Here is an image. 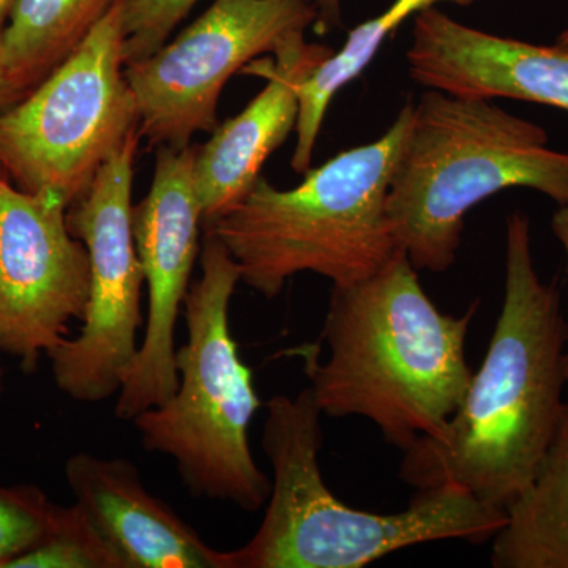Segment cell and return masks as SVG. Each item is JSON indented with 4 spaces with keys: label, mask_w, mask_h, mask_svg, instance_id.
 <instances>
[{
    "label": "cell",
    "mask_w": 568,
    "mask_h": 568,
    "mask_svg": "<svg viewBox=\"0 0 568 568\" xmlns=\"http://www.w3.org/2000/svg\"><path fill=\"white\" fill-rule=\"evenodd\" d=\"M265 409L261 444L274 473L271 496L248 544L224 551V568H361L429 541L487 544L506 525L507 511L448 485L418 489L398 514L346 506L321 473L323 413L312 388L272 396Z\"/></svg>",
    "instance_id": "3957f363"
},
{
    "label": "cell",
    "mask_w": 568,
    "mask_h": 568,
    "mask_svg": "<svg viewBox=\"0 0 568 568\" xmlns=\"http://www.w3.org/2000/svg\"><path fill=\"white\" fill-rule=\"evenodd\" d=\"M67 211L58 194L22 192L0 171V351L24 373L69 338L88 306L89 253Z\"/></svg>",
    "instance_id": "30bf717a"
},
{
    "label": "cell",
    "mask_w": 568,
    "mask_h": 568,
    "mask_svg": "<svg viewBox=\"0 0 568 568\" xmlns=\"http://www.w3.org/2000/svg\"><path fill=\"white\" fill-rule=\"evenodd\" d=\"M519 186L568 204V153L491 100L428 89L413 104L388 185L395 244L417 271L443 274L457 261L467 212Z\"/></svg>",
    "instance_id": "277c9868"
},
{
    "label": "cell",
    "mask_w": 568,
    "mask_h": 568,
    "mask_svg": "<svg viewBox=\"0 0 568 568\" xmlns=\"http://www.w3.org/2000/svg\"><path fill=\"white\" fill-rule=\"evenodd\" d=\"M334 54L294 33L275 59L250 62L245 73L267 80L241 114L219 123L194 152V183L203 209V230L245 200L268 156L282 148L298 121V85Z\"/></svg>",
    "instance_id": "4fadbf2b"
},
{
    "label": "cell",
    "mask_w": 568,
    "mask_h": 568,
    "mask_svg": "<svg viewBox=\"0 0 568 568\" xmlns=\"http://www.w3.org/2000/svg\"><path fill=\"white\" fill-rule=\"evenodd\" d=\"M123 0L54 70L0 111V171L22 192H50L69 207L140 129L125 77Z\"/></svg>",
    "instance_id": "52a82bcc"
},
{
    "label": "cell",
    "mask_w": 568,
    "mask_h": 568,
    "mask_svg": "<svg viewBox=\"0 0 568 568\" xmlns=\"http://www.w3.org/2000/svg\"><path fill=\"white\" fill-rule=\"evenodd\" d=\"M203 234L201 276L183 304L179 386L133 424L145 450L173 459L194 497L257 511L271 496L272 480L250 447V425L263 403L231 332L230 306L242 272L216 235Z\"/></svg>",
    "instance_id": "8992f818"
},
{
    "label": "cell",
    "mask_w": 568,
    "mask_h": 568,
    "mask_svg": "<svg viewBox=\"0 0 568 568\" xmlns=\"http://www.w3.org/2000/svg\"><path fill=\"white\" fill-rule=\"evenodd\" d=\"M556 44H559V47L568 48V28L566 31L560 33L558 37V41H556Z\"/></svg>",
    "instance_id": "d4e9b609"
},
{
    "label": "cell",
    "mask_w": 568,
    "mask_h": 568,
    "mask_svg": "<svg viewBox=\"0 0 568 568\" xmlns=\"http://www.w3.org/2000/svg\"><path fill=\"white\" fill-rule=\"evenodd\" d=\"M417 268L398 252L346 286H332L320 345L295 347L323 416L368 418L388 444L406 452L439 435L465 398L473 369L466 339L476 301L465 315L440 312Z\"/></svg>",
    "instance_id": "7a4b0ae2"
},
{
    "label": "cell",
    "mask_w": 568,
    "mask_h": 568,
    "mask_svg": "<svg viewBox=\"0 0 568 568\" xmlns=\"http://www.w3.org/2000/svg\"><path fill=\"white\" fill-rule=\"evenodd\" d=\"M3 376H6V373H3V366L0 365V395L3 392Z\"/></svg>",
    "instance_id": "484cf974"
},
{
    "label": "cell",
    "mask_w": 568,
    "mask_h": 568,
    "mask_svg": "<svg viewBox=\"0 0 568 568\" xmlns=\"http://www.w3.org/2000/svg\"><path fill=\"white\" fill-rule=\"evenodd\" d=\"M343 0H315L317 10L316 31L328 33L342 24Z\"/></svg>",
    "instance_id": "44dd1931"
},
{
    "label": "cell",
    "mask_w": 568,
    "mask_h": 568,
    "mask_svg": "<svg viewBox=\"0 0 568 568\" xmlns=\"http://www.w3.org/2000/svg\"><path fill=\"white\" fill-rule=\"evenodd\" d=\"M58 506L36 485L0 487V568L47 536Z\"/></svg>",
    "instance_id": "d6986e66"
},
{
    "label": "cell",
    "mask_w": 568,
    "mask_h": 568,
    "mask_svg": "<svg viewBox=\"0 0 568 568\" xmlns=\"http://www.w3.org/2000/svg\"><path fill=\"white\" fill-rule=\"evenodd\" d=\"M114 2L17 0L0 39V58L22 97L85 39Z\"/></svg>",
    "instance_id": "2e32d148"
},
{
    "label": "cell",
    "mask_w": 568,
    "mask_h": 568,
    "mask_svg": "<svg viewBox=\"0 0 568 568\" xmlns=\"http://www.w3.org/2000/svg\"><path fill=\"white\" fill-rule=\"evenodd\" d=\"M316 20L315 0H215L173 41L126 63L142 140L185 149L194 134L213 132L227 81Z\"/></svg>",
    "instance_id": "9c48e42d"
},
{
    "label": "cell",
    "mask_w": 568,
    "mask_h": 568,
    "mask_svg": "<svg viewBox=\"0 0 568 568\" xmlns=\"http://www.w3.org/2000/svg\"><path fill=\"white\" fill-rule=\"evenodd\" d=\"M200 0H123L125 63L160 50Z\"/></svg>",
    "instance_id": "ffe728a7"
},
{
    "label": "cell",
    "mask_w": 568,
    "mask_h": 568,
    "mask_svg": "<svg viewBox=\"0 0 568 568\" xmlns=\"http://www.w3.org/2000/svg\"><path fill=\"white\" fill-rule=\"evenodd\" d=\"M443 2L467 7L473 6L476 0H395L379 17L353 29L347 36L345 47L325 59L315 73L310 74L298 85V121L295 126L297 141L291 160V168L295 173L305 174L312 170L317 136L336 93L361 77L384 41L394 36L407 18Z\"/></svg>",
    "instance_id": "e0dca14e"
},
{
    "label": "cell",
    "mask_w": 568,
    "mask_h": 568,
    "mask_svg": "<svg viewBox=\"0 0 568 568\" xmlns=\"http://www.w3.org/2000/svg\"><path fill=\"white\" fill-rule=\"evenodd\" d=\"M7 568H126L77 504L58 506L47 536Z\"/></svg>",
    "instance_id": "ac0fdd59"
},
{
    "label": "cell",
    "mask_w": 568,
    "mask_h": 568,
    "mask_svg": "<svg viewBox=\"0 0 568 568\" xmlns=\"http://www.w3.org/2000/svg\"><path fill=\"white\" fill-rule=\"evenodd\" d=\"M410 114L407 103L379 140L339 152L294 189L257 179L241 204L204 227L233 254L246 286L275 298L305 272L346 286L399 252L387 193Z\"/></svg>",
    "instance_id": "5b68a950"
},
{
    "label": "cell",
    "mask_w": 568,
    "mask_h": 568,
    "mask_svg": "<svg viewBox=\"0 0 568 568\" xmlns=\"http://www.w3.org/2000/svg\"><path fill=\"white\" fill-rule=\"evenodd\" d=\"M568 323L558 280L541 282L530 223L507 220L506 291L484 365L437 436L405 452L409 487H457L507 511L547 457L567 410Z\"/></svg>",
    "instance_id": "6da1fadb"
},
{
    "label": "cell",
    "mask_w": 568,
    "mask_h": 568,
    "mask_svg": "<svg viewBox=\"0 0 568 568\" xmlns=\"http://www.w3.org/2000/svg\"><path fill=\"white\" fill-rule=\"evenodd\" d=\"M552 233H555L556 239L560 242V245L564 246L567 254V264H568V204L559 205L558 211L555 212L551 220ZM567 366H568V347H567ZM567 406H568V377H567Z\"/></svg>",
    "instance_id": "603a6c76"
},
{
    "label": "cell",
    "mask_w": 568,
    "mask_h": 568,
    "mask_svg": "<svg viewBox=\"0 0 568 568\" xmlns=\"http://www.w3.org/2000/svg\"><path fill=\"white\" fill-rule=\"evenodd\" d=\"M414 82L466 99H515L568 111V48L493 36L435 9L414 18Z\"/></svg>",
    "instance_id": "7c38bea8"
},
{
    "label": "cell",
    "mask_w": 568,
    "mask_h": 568,
    "mask_svg": "<svg viewBox=\"0 0 568 568\" xmlns=\"http://www.w3.org/2000/svg\"><path fill=\"white\" fill-rule=\"evenodd\" d=\"M20 99H22V93L11 81L9 71H7L2 58H0V111L6 110L10 104L17 103Z\"/></svg>",
    "instance_id": "7402d4cb"
},
{
    "label": "cell",
    "mask_w": 568,
    "mask_h": 568,
    "mask_svg": "<svg viewBox=\"0 0 568 568\" xmlns=\"http://www.w3.org/2000/svg\"><path fill=\"white\" fill-rule=\"evenodd\" d=\"M17 0H0V39H2L3 31L9 24L11 11H13Z\"/></svg>",
    "instance_id": "cb8c5ba5"
},
{
    "label": "cell",
    "mask_w": 568,
    "mask_h": 568,
    "mask_svg": "<svg viewBox=\"0 0 568 568\" xmlns=\"http://www.w3.org/2000/svg\"><path fill=\"white\" fill-rule=\"evenodd\" d=\"M140 129L100 168L88 192L67 211L71 234L89 253L91 286L80 335L48 354L55 386L80 403L118 395L138 353L144 272L133 237L134 163Z\"/></svg>",
    "instance_id": "ba28073f"
},
{
    "label": "cell",
    "mask_w": 568,
    "mask_h": 568,
    "mask_svg": "<svg viewBox=\"0 0 568 568\" xmlns=\"http://www.w3.org/2000/svg\"><path fill=\"white\" fill-rule=\"evenodd\" d=\"M491 541L495 568H568V406L536 477Z\"/></svg>",
    "instance_id": "9a60e30c"
},
{
    "label": "cell",
    "mask_w": 568,
    "mask_h": 568,
    "mask_svg": "<svg viewBox=\"0 0 568 568\" xmlns=\"http://www.w3.org/2000/svg\"><path fill=\"white\" fill-rule=\"evenodd\" d=\"M65 478L74 504L126 568H224V551L153 496L130 459L80 452L67 459Z\"/></svg>",
    "instance_id": "5bb4252c"
},
{
    "label": "cell",
    "mask_w": 568,
    "mask_h": 568,
    "mask_svg": "<svg viewBox=\"0 0 568 568\" xmlns=\"http://www.w3.org/2000/svg\"><path fill=\"white\" fill-rule=\"evenodd\" d=\"M196 148L156 149L151 189L133 205V237L148 286V320L133 364L123 376L115 417L133 422L162 405L179 386L175 327L200 257L203 209L194 183Z\"/></svg>",
    "instance_id": "8fae6325"
}]
</instances>
